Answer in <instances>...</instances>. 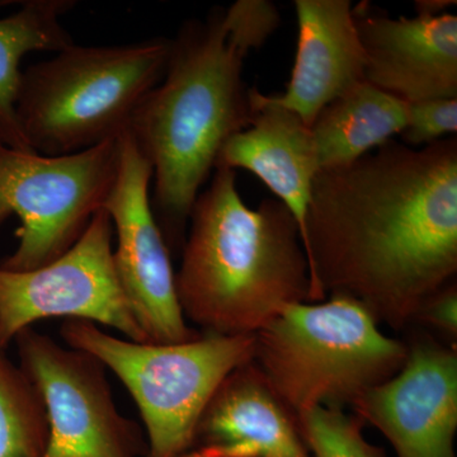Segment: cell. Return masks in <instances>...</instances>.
Returning <instances> with one entry per match:
<instances>
[{
  "instance_id": "12",
  "label": "cell",
  "mask_w": 457,
  "mask_h": 457,
  "mask_svg": "<svg viewBox=\"0 0 457 457\" xmlns=\"http://www.w3.org/2000/svg\"><path fill=\"white\" fill-rule=\"evenodd\" d=\"M365 80L403 101L457 98V17L392 18L368 2L353 5Z\"/></svg>"
},
{
  "instance_id": "1",
  "label": "cell",
  "mask_w": 457,
  "mask_h": 457,
  "mask_svg": "<svg viewBox=\"0 0 457 457\" xmlns=\"http://www.w3.org/2000/svg\"><path fill=\"white\" fill-rule=\"evenodd\" d=\"M303 245L312 303L345 295L380 326L414 323L457 273V139L387 141L319 171Z\"/></svg>"
},
{
  "instance_id": "7",
  "label": "cell",
  "mask_w": 457,
  "mask_h": 457,
  "mask_svg": "<svg viewBox=\"0 0 457 457\" xmlns=\"http://www.w3.org/2000/svg\"><path fill=\"white\" fill-rule=\"evenodd\" d=\"M120 137L62 156L0 144V228L12 215L21 221L17 249L0 269H40L79 240L116 183Z\"/></svg>"
},
{
  "instance_id": "3",
  "label": "cell",
  "mask_w": 457,
  "mask_h": 457,
  "mask_svg": "<svg viewBox=\"0 0 457 457\" xmlns=\"http://www.w3.org/2000/svg\"><path fill=\"white\" fill-rule=\"evenodd\" d=\"M176 275L186 320L210 335H255L295 303H312L299 227L278 198L246 206L236 170L215 168L188 220Z\"/></svg>"
},
{
  "instance_id": "8",
  "label": "cell",
  "mask_w": 457,
  "mask_h": 457,
  "mask_svg": "<svg viewBox=\"0 0 457 457\" xmlns=\"http://www.w3.org/2000/svg\"><path fill=\"white\" fill-rule=\"evenodd\" d=\"M112 237V221L102 209L57 260L23 272L0 269V350L32 324L59 317L99 323L130 341L149 342L120 281Z\"/></svg>"
},
{
  "instance_id": "14",
  "label": "cell",
  "mask_w": 457,
  "mask_h": 457,
  "mask_svg": "<svg viewBox=\"0 0 457 457\" xmlns=\"http://www.w3.org/2000/svg\"><path fill=\"white\" fill-rule=\"evenodd\" d=\"M296 56L279 106L311 128L319 112L361 82L366 59L350 0H295Z\"/></svg>"
},
{
  "instance_id": "2",
  "label": "cell",
  "mask_w": 457,
  "mask_h": 457,
  "mask_svg": "<svg viewBox=\"0 0 457 457\" xmlns=\"http://www.w3.org/2000/svg\"><path fill=\"white\" fill-rule=\"evenodd\" d=\"M269 0H237L188 21L171 40L163 79L125 131L153 168V212L165 242L180 245L192 206L228 137L251 125L245 59L278 29Z\"/></svg>"
},
{
  "instance_id": "4",
  "label": "cell",
  "mask_w": 457,
  "mask_h": 457,
  "mask_svg": "<svg viewBox=\"0 0 457 457\" xmlns=\"http://www.w3.org/2000/svg\"><path fill=\"white\" fill-rule=\"evenodd\" d=\"M407 357V343L381 332L345 295L287 306L254 335V365L295 418L317 407H353Z\"/></svg>"
},
{
  "instance_id": "20",
  "label": "cell",
  "mask_w": 457,
  "mask_h": 457,
  "mask_svg": "<svg viewBox=\"0 0 457 457\" xmlns=\"http://www.w3.org/2000/svg\"><path fill=\"white\" fill-rule=\"evenodd\" d=\"M457 131V98H435L408 104V120L400 134L411 147L429 145Z\"/></svg>"
},
{
  "instance_id": "18",
  "label": "cell",
  "mask_w": 457,
  "mask_h": 457,
  "mask_svg": "<svg viewBox=\"0 0 457 457\" xmlns=\"http://www.w3.org/2000/svg\"><path fill=\"white\" fill-rule=\"evenodd\" d=\"M49 437L40 393L0 350V457H42Z\"/></svg>"
},
{
  "instance_id": "19",
  "label": "cell",
  "mask_w": 457,
  "mask_h": 457,
  "mask_svg": "<svg viewBox=\"0 0 457 457\" xmlns=\"http://www.w3.org/2000/svg\"><path fill=\"white\" fill-rule=\"evenodd\" d=\"M296 422L312 457H385L363 435V423L345 409L312 408L297 416Z\"/></svg>"
},
{
  "instance_id": "22",
  "label": "cell",
  "mask_w": 457,
  "mask_h": 457,
  "mask_svg": "<svg viewBox=\"0 0 457 457\" xmlns=\"http://www.w3.org/2000/svg\"><path fill=\"white\" fill-rule=\"evenodd\" d=\"M455 4V0H417L414 8L417 16L436 17L446 13L445 11Z\"/></svg>"
},
{
  "instance_id": "21",
  "label": "cell",
  "mask_w": 457,
  "mask_h": 457,
  "mask_svg": "<svg viewBox=\"0 0 457 457\" xmlns=\"http://www.w3.org/2000/svg\"><path fill=\"white\" fill-rule=\"evenodd\" d=\"M414 321L432 328L456 345L457 338V287L453 282L433 295L418 312Z\"/></svg>"
},
{
  "instance_id": "17",
  "label": "cell",
  "mask_w": 457,
  "mask_h": 457,
  "mask_svg": "<svg viewBox=\"0 0 457 457\" xmlns=\"http://www.w3.org/2000/svg\"><path fill=\"white\" fill-rule=\"evenodd\" d=\"M73 0H29L11 16L0 20V144L31 153L20 121L16 104L21 62L33 51L60 53L73 46L71 33L60 22L75 7Z\"/></svg>"
},
{
  "instance_id": "6",
  "label": "cell",
  "mask_w": 457,
  "mask_h": 457,
  "mask_svg": "<svg viewBox=\"0 0 457 457\" xmlns=\"http://www.w3.org/2000/svg\"><path fill=\"white\" fill-rule=\"evenodd\" d=\"M60 335L121 380L139 408L149 456L182 457L201 414L222 381L253 361L254 335L197 337L182 343L117 338L89 321L69 319Z\"/></svg>"
},
{
  "instance_id": "15",
  "label": "cell",
  "mask_w": 457,
  "mask_h": 457,
  "mask_svg": "<svg viewBox=\"0 0 457 457\" xmlns=\"http://www.w3.org/2000/svg\"><path fill=\"white\" fill-rule=\"evenodd\" d=\"M248 97L251 125L228 137L215 168H240L257 176L293 213L303 242L312 182L319 173L311 128L270 95L249 88Z\"/></svg>"
},
{
  "instance_id": "13",
  "label": "cell",
  "mask_w": 457,
  "mask_h": 457,
  "mask_svg": "<svg viewBox=\"0 0 457 457\" xmlns=\"http://www.w3.org/2000/svg\"><path fill=\"white\" fill-rule=\"evenodd\" d=\"M182 457H312L296 418L253 361L222 381Z\"/></svg>"
},
{
  "instance_id": "10",
  "label": "cell",
  "mask_w": 457,
  "mask_h": 457,
  "mask_svg": "<svg viewBox=\"0 0 457 457\" xmlns=\"http://www.w3.org/2000/svg\"><path fill=\"white\" fill-rule=\"evenodd\" d=\"M120 168L104 209L110 215L117 248V273L141 329L152 343L192 341V329L180 309L170 248L150 201L153 168L128 131L120 137Z\"/></svg>"
},
{
  "instance_id": "11",
  "label": "cell",
  "mask_w": 457,
  "mask_h": 457,
  "mask_svg": "<svg viewBox=\"0 0 457 457\" xmlns=\"http://www.w3.org/2000/svg\"><path fill=\"white\" fill-rule=\"evenodd\" d=\"M380 431L398 457H456V347L420 337L398 374L352 407Z\"/></svg>"
},
{
  "instance_id": "16",
  "label": "cell",
  "mask_w": 457,
  "mask_h": 457,
  "mask_svg": "<svg viewBox=\"0 0 457 457\" xmlns=\"http://www.w3.org/2000/svg\"><path fill=\"white\" fill-rule=\"evenodd\" d=\"M408 102L361 82L319 112L311 126L319 171L359 161L402 134Z\"/></svg>"
},
{
  "instance_id": "5",
  "label": "cell",
  "mask_w": 457,
  "mask_h": 457,
  "mask_svg": "<svg viewBox=\"0 0 457 457\" xmlns=\"http://www.w3.org/2000/svg\"><path fill=\"white\" fill-rule=\"evenodd\" d=\"M170 38L73 46L22 71L18 121L33 152L62 156L119 137L163 79Z\"/></svg>"
},
{
  "instance_id": "9",
  "label": "cell",
  "mask_w": 457,
  "mask_h": 457,
  "mask_svg": "<svg viewBox=\"0 0 457 457\" xmlns=\"http://www.w3.org/2000/svg\"><path fill=\"white\" fill-rule=\"evenodd\" d=\"M14 341L20 368L46 411L49 437L42 457H137L139 429L114 404L99 361L31 328Z\"/></svg>"
}]
</instances>
